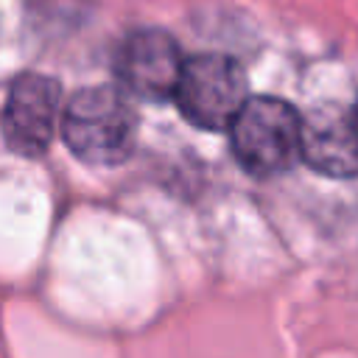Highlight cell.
<instances>
[{
	"label": "cell",
	"mask_w": 358,
	"mask_h": 358,
	"mask_svg": "<svg viewBox=\"0 0 358 358\" xmlns=\"http://www.w3.org/2000/svg\"><path fill=\"white\" fill-rule=\"evenodd\" d=\"M62 137L78 159L92 165H117L134 151V106L123 90L109 84L78 90L64 106Z\"/></svg>",
	"instance_id": "1"
},
{
	"label": "cell",
	"mask_w": 358,
	"mask_h": 358,
	"mask_svg": "<svg viewBox=\"0 0 358 358\" xmlns=\"http://www.w3.org/2000/svg\"><path fill=\"white\" fill-rule=\"evenodd\" d=\"M229 137L235 159L252 176H277L302 159V117L282 98H249L232 120Z\"/></svg>",
	"instance_id": "2"
},
{
	"label": "cell",
	"mask_w": 358,
	"mask_h": 358,
	"mask_svg": "<svg viewBox=\"0 0 358 358\" xmlns=\"http://www.w3.org/2000/svg\"><path fill=\"white\" fill-rule=\"evenodd\" d=\"M173 101L187 123L207 131H224L249 101L246 73L232 56L224 53L193 56L182 67Z\"/></svg>",
	"instance_id": "3"
},
{
	"label": "cell",
	"mask_w": 358,
	"mask_h": 358,
	"mask_svg": "<svg viewBox=\"0 0 358 358\" xmlns=\"http://www.w3.org/2000/svg\"><path fill=\"white\" fill-rule=\"evenodd\" d=\"M302 159L333 179L358 176V109L324 103L302 117Z\"/></svg>",
	"instance_id": "6"
},
{
	"label": "cell",
	"mask_w": 358,
	"mask_h": 358,
	"mask_svg": "<svg viewBox=\"0 0 358 358\" xmlns=\"http://www.w3.org/2000/svg\"><path fill=\"white\" fill-rule=\"evenodd\" d=\"M182 53L171 34L145 28L126 36L117 50L115 73L126 92L143 101H168L176 95L182 76Z\"/></svg>",
	"instance_id": "5"
},
{
	"label": "cell",
	"mask_w": 358,
	"mask_h": 358,
	"mask_svg": "<svg viewBox=\"0 0 358 358\" xmlns=\"http://www.w3.org/2000/svg\"><path fill=\"white\" fill-rule=\"evenodd\" d=\"M59 103L62 87L56 78L42 73L17 76L3 109V137L8 148L22 157H42L56 131Z\"/></svg>",
	"instance_id": "4"
}]
</instances>
